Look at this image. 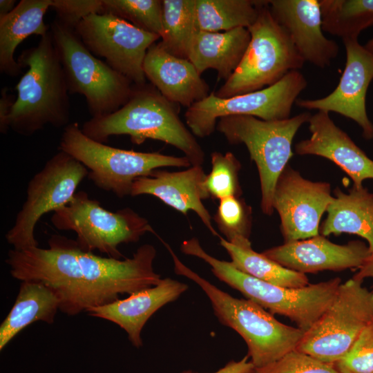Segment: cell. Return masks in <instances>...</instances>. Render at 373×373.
I'll return each instance as SVG.
<instances>
[{
    "instance_id": "1",
    "label": "cell",
    "mask_w": 373,
    "mask_h": 373,
    "mask_svg": "<svg viewBox=\"0 0 373 373\" xmlns=\"http://www.w3.org/2000/svg\"><path fill=\"white\" fill-rule=\"evenodd\" d=\"M48 244V249L20 251L16 274L21 281L50 288L59 299V310L69 316L109 304L120 294L156 285L162 279L153 269L156 250L149 244L124 260L84 251L76 240L61 235H52Z\"/></svg>"
},
{
    "instance_id": "2",
    "label": "cell",
    "mask_w": 373,
    "mask_h": 373,
    "mask_svg": "<svg viewBox=\"0 0 373 373\" xmlns=\"http://www.w3.org/2000/svg\"><path fill=\"white\" fill-rule=\"evenodd\" d=\"M82 132L105 144L111 136L126 135L135 144L147 139L171 144L189 160L191 166H202L204 153L193 134L178 116L174 104L152 84L134 85L128 101L118 110L85 122Z\"/></svg>"
},
{
    "instance_id": "3",
    "label": "cell",
    "mask_w": 373,
    "mask_h": 373,
    "mask_svg": "<svg viewBox=\"0 0 373 373\" xmlns=\"http://www.w3.org/2000/svg\"><path fill=\"white\" fill-rule=\"evenodd\" d=\"M17 61L28 69L16 85L9 128L31 136L46 125L66 127L70 118V93L50 31L37 46L23 50Z\"/></svg>"
},
{
    "instance_id": "4",
    "label": "cell",
    "mask_w": 373,
    "mask_h": 373,
    "mask_svg": "<svg viewBox=\"0 0 373 373\" xmlns=\"http://www.w3.org/2000/svg\"><path fill=\"white\" fill-rule=\"evenodd\" d=\"M164 244L172 256L174 271L198 285L208 296L218 321L244 339L255 368L271 364L297 347L303 330L278 321L249 299L237 298L218 289L183 264L169 245Z\"/></svg>"
},
{
    "instance_id": "5",
    "label": "cell",
    "mask_w": 373,
    "mask_h": 373,
    "mask_svg": "<svg viewBox=\"0 0 373 373\" xmlns=\"http://www.w3.org/2000/svg\"><path fill=\"white\" fill-rule=\"evenodd\" d=\"M180 250L202 259L221 281L239 291L271 314L287 317L297 327L307 332L331 305L341 284L334 278L300 288L276 285L249 276L231 262L219 260L206 252L196 238L184 240Z\"/></svg>"
},
{
    "instance_id": "6",
    "label": "cell",
    "mask_w": 373,
    "mask_h": 373,
    "mask_svg": "<svg viewBox=\"0 0 373 373\" xmlns=\"http://www.w3.org/2000/svg\"><path fill=\"white\" fill-rule=\"evenodd\" d=\"M59 150L66 152L85 166L88 177L98 188L118 198L131 195L135 180L153 171L166 166H191L186 157L158 152L125 150L95 141L86 136L77 122L64 127Z\"/></svg>"
},
{
    "instance_id": "7",
    "label": "cell",
    "mask_w": 373,
    "mask_h": 373,
    "mask_svg": "<svg viewBox=\"0 0 373 373\" xmlns=\"http://www.w3.org/2000/svg\"><path fill=\"white\" fill-rule=\"evenodd\" d=\"M249 30L251 39L236 69L215 95H240L272 86L288 73L302 68L305 60L288 32L273 17L268 1Z\"/></svg>"
},
{
    "instance_id": "8",
    "label": "cell",
    "mask_w": 373,
    "mask_h": 373,
    "mask_svg": "<svg viewBox=\"0 0 373 373\" xmlns=\"http://www.w3.org/2000/svg\"><path fill=\"white\" fill-rule=\"evenodd\" d=\"M50 31L69 93L84 97L91 117L109 115L128 101L134 84L92 54L73 28L55 19Z\"/></svg>"
},
{
    "instance_id": "9",
    "label": "cell",
    "mask_w": 373,
    "mask_h": 373,
    "mask_svg": "<svg viewBox=\"0 0 373 373\" xmlns=\"http://www.w3.org/2000/svg\"><path fill=\"white\" fill-rule=\"evenodd\" d=\"M312 114L266 121L253 116L235 115L218 119L216 128L231 144H244L256 164L261 188V209L274 212L273 195L277 180L293 155L292 142L300 127Z\"/></svg>"
},
{
    "instance_id": "10",
    "label": "cell",
    "mask_w": 373,
    "mask_h": 373,
    "mask_svg": "<svg viewBox=\"0 0 373 373\" xmlns=\"http://www.w3.org/2000/svg\"><path fill=\"white\" fill-rule=\"evenodd\" d=\"M51 222L59 230L75 232L82 250H98L116 259L123 257L119 245L136 242L147 232L155 233L149 221L131 208L108 211L84 191L54 211Z\"/></svg>"
},
{
    "instance_id": "11",
    "label": "cell",
    "mask_w": 373,
    "mask_h": 373,
    "mask_svg": "<svg viewBox=\"0 0 373 373\" xmlns=\"http://www.w3.org/2000/svg\"><path fill=\"white\" fill-rule=\"evenodd\" d=\"M352 278L341 283L331 305L305 332L296 350L328 364L340 360L373 320V291Z\"/></svg>"
},
{
    "instance_id": "12",
    "label": "cell",
    "mask_w": 373,
    "mask_h": 373,
    "mask_svg": "<svg viewBox=\"0 0 373 373\" xmlns=\"http://www.w3.org/2000/svg\"><path fill=\"white\" fill-rule=\"evenodd\" d=\"M299 70L288 73L275 84L256 91L228 98L211 92L187 108L184 117L191 133L198 137L211 135L220 118L245 115L272 121L289 118L292 106L307 87Z\"/></svg>"
},
{
    "instance_id": "13",
    "label": "cell",
    "mask_w": 373,
    "mask_h": 373,
    "mask_svg": "<svg viewBox=\"0 0 373 373\" xmlns=\"http://www.w3.org/2000/svg\"><path fill=\"white\" fill-rule=\"evenodd\" d=\"M88 173L85 166L64 151L50 158L28 183L26 200L6 234L8 243L17 250L38 247L34 231L39 219L68 204Z\"/></svg>"
},
{
    "instance_id": "14",
    "label": "cell",
    "mask_w": 373,
    "mask_h": 373,
    "mask_svg": "<svg viewBox=\"0 0 373 373\" xmlns=\"http://www.w3.org/2000/svg\"><path fill=\"white\" fill-rule=\"evenodd\" d=\"M74 30L95 56L126 77L134 85L146 83L144 61L149 48L160 39L109 13L91 14L79 22Z\"/></svg>"
},
{
    "instance_id": "15",
    "label": "cell",
    "mask_w": 373,
    "mask_h": 373,
    "mask_svg": "<svg viewBox=\"0 0 373 373\" xmlns=\"http://www.w3.org/2000/svg\"><path fill=\"white\" fill-rule=\"evenodd\" d=\"M333 200L329 183L305 179L287 166L273 195V208L279 214L285 242L318 236L321 218Z\"/></svg>"
},
{
    "instance_id": "16",
    "label": "cell",
    "mask_w": 373,
    "mask_h": 373,
    "mask_svg": "<svg viewBox=\"0 0 373 373\" xmlns=\"http://www.w3.org/2000/svg\"><path fill=\"white\" fill-rule=\"evenodd\" d=\"M346 61L336 88L328 95L315 99H298L296 104L308 110L334 112L356 122L363 136L373 139V124L366 111V93L373 79V53L358 39H343Z\"/></svg>"
},
{
    "instance_id": "17",
    "label": "cell",
    "mask_w": 373,
    "mask_h": 373,
    "mask_svg": "<svg viewBox=\"0 0 373 373\" xmlns=\"http://www.w3.org/2000/svg\"><path fill=\"white\" fill-rule=\"evenodd\" d=\"M280 265L302 274L359 269L371 256L368 246L359 240L337 245L325 236L285 242L262 252Z\"/></svg>"
},
{
    "instance_id": "18",
    "label": "cell",
    "mask_w": 373,
    "mask_h": 373,
    "mask_svg": "<svg viewBox=\"0 0 373 373\" xmlns=\"http://www.w3.org/2000/svg\"><path fill=\"white\" fill-rule=\"evenodd\" d=\"M268 6L305 62L321 68L330 66L339 46L323 34L319 0H269Z\"/></svg>"
},
{
    "instance_id": "19",
    "label": "cell",
    "mask_w": 373,
    "mask_h": 373,
    "mask_svg": "<svg viewBox=\"0 0 373 373\" xmlns=\"http://www.w3.org/2000/svg\"><path fill=\"white\" fill-rule=\"evenodd\" d=\"M308 123L311 136L296 144L297 154L329 160L350 177L357 189L363 187V180L373 179V160L334 124L328 113L318 111Z\"/></svg>"
},
{
    "instance_id": "20",
    "label": "cell",
    "mask_w": 373,
    "mask_h": 373,
    "mask_svg": "<svg viewBox=\"0 0 373 373\" xmlns=\"http://www.w3.org/2000/svg\"><path fill=\"white\" fill-rule=\"evenodd\" d=\"M206 175L202 166H191L175 172L157 169L148 176L135 180L131 196L151 195L184 215L193 211L210 232L220 238L213 227L211 216L202 203L203 200L210 198L204 186Z\"/></svg>"
},
{
    "instance_id": "21",
    "label": "cell",
    "mask_w": 373,
    "mask_h": 373,
    "mask_svg": "<svg viewBox=\"0 0 373 373\" xmlns=\"http://www.w3.org/2000/svg\"><path fill=\"white\" fill-rule=\"evenodd\" d=\"M187 289L186 284L166 278L156 285L135 291L126 298L90 309L86 312L91 316L119 325L127 333L132 345L140 348L142 346V331L150 317L164 305L178 298Z\"/></svg>"
},
{
    "instance_id": "22",
    "label": "cell",
    "mask_w": 373,
    "mask_h": 373,
    "mask_svg": "<svg viewBox=\"0 0 373 373\" xmlns=\"http://www.w3.org/2000/svg\"><path fill=\"white\" fill-rule=\"evenodd\" d=\"M143 69L146 79L173 104L188 108L210 94L208 84L193 64L169 53L160 42L149 48Z\"/></svg>"
},
{
    "instance_id": "23",
    "label": "cell",
    "mask_w": 373,
    "mask_h": 373,
    "mask_svg": "<svg viewBox=\"0 0 373 373\" xmlns=\"http://www.w3.org/2000/svg\"><path fill=\"white\" fill-rule=\"evenodd\" d=\"M250 39L245 28L224 32L198 30L191 41L187 59L200 75L212 68L227 81L239 65Z\"/></svg>"
},
{
    "instance_id": "24",
    "label": "cell",
    "mask_w": 373,
    "mask_h": 373,
    "mask_svg": "<svg viewBox=\"0 0 373 373\" xmlns=\"http://www.w3.org/2000/svg\"><path fill=\"white\" fill-rule=\"evenodd\" d=\"M51 0H21L10 13L0 17V71L10 77L19 75L22 68L15 58L18 46L28 37H41L50 27L44 17Z\"/></svg>"
},
{
    "instance_id": "25",
    "label": "cell",
    "mask_w": 373,
    "mask_h": 373,
    "mask_svg": "<svg viewBox=\"0 0 373 373\" xmlns=\"http://www.w3.org/2000/svg\"><path fill=\"white\" fill-rule=\"evenodd\" d=\"M334 193L327 216L319 229L321 235H357L366 240L373 255V193L363 186H353L348 193L336 188Z\"/></svg>"
},
{
    "instance_id": "26",
    "label": "cell",
    "mask_w": 373,
    "mask_h": 373,
    "mask_svg": "<svg viewBox=\"0 0 373 373\" xmlns=\"http://www.w3.org/2000/svg\"><path fill=\"white\" fill-rule=\"evenodd\" d=\"M59 304L57 296L46 285L21 281L15 302L0 325V350L31 323L36 321L53 323Z\"/></svg>"
},
{
    "instance_id": "27",
    "label": "cell",
    "mask_w": 373,
    "mask_h": 373,
    "mask_svg": "<svg viewBox=\"0 0 373 373\" xmlns=\"http://www.w3.org/2000/svg\"><path fill=\"white\" fill-rule=\"evenodd\" d=\"M220 244L227 251L232 265L245 274L285 287L300 288L309 284L305 274L284 267L262 253L255 251L249 238L231 243L220 237Z\"/></svg>"
},
{
    "instance_id": "28",
    "label": "cell",
    "mask_w": 373,
    "mask_h": 373,
    "mask_svg": "<svg viewBox=\"0 0 373 373\" xmlns=\"http://www.w3.org/2000/svg\"><path fill=\"white\" fill-rule=\"evenodd\" d=\"M265 1L195 0L198 30L219 32L248 28L256 20Z\"/></svg>"
},
{
    "instance_id": "29",
    "label": "cell",
    "mask_w": 373,
    "mask_h": 373,
    "mask_svg": "<svg viewBox=\"0 0 373 373\" xmlns=\"http://www.w3.org/2000/svg\"><path fill=\"white\" fill-rule=\"evenodd\" d=\"M162 48L169 53L187 59L191 41L198 31L195 0H162Z\"/></svg>"
},
{
    "instance_id": "30",
    "label": "cell",
    "mask_w": 373,
    "mask_h": 373,
    "mask_svg": "<svg viewBox=\"0 0 373 373\" xmlns=\"http://www.w3.org/2000/svg\"><path fill=\"white\" fill-rule=\"evenodd\" d=\"M323 31L343 39H358L373 26V0H319Z\"/></svg>"
},
{
    "instance_id": "31",
    "label": "cell",
    "mask_w": 373,
    "mask_h": 373,
    "mask_svg": "<svg viewBox=\"0 0 373 373\" xmlns=\"http://www.w3.org/2000/svg\"><path fill=\"white\" fill-rule=\"evenodd\" d=\"M104 13L115 15L135 26L158 35L162 32V1L102 0Z\"/></svg>"
},
{
    "instance_id": "32",
    "label": "cell",
    "mask_w": 373,
    "mask_h": 373,
    "mask_svg": "<svg viewBox=\"0 0 373 373\" xmlns=\"http://www.w3.org/2000/svg\"><path fill=\"white\" fill-rule=\"evenodd\" d=\"M211 171L207 174L204 186L209 197L221 200L240 197L242 189L239 183L238 173L241 164L231 152L222 154L215 151L211 154Z\"/></svg>"
},
{
    "instance_id": "33",
    "label": "cell",
    "mask_w": 373,
    "mask_h": 373,
    "mask_svg": "<svg viewBox=\"0 0 373 373\" xmlns=\"http://www.w3.org/2000/svg\"><path fill=\"white\" fill-rule=\"evenodd\" d=\"M214 220L225 240L233 243L242 238H249L251 226V209L237 196L220 200Z\"/></svg>"
},
{
    "instance_id": "34",
    "label": "cell",
    "mask_w": 373,
    "mask_h": 373,
    "mask_svg": "<svg viewBox=\"0 0 373 373\" xmlns=\"http://www.w3.org/2000/svg\"><path fill=\"white\" fill-rule=\"evenodd\" d=\"M333 365L338 373H373V320Z\"/></svg>"
},
{
    "instance_id": "35",
    "label": "cell",
    "mask_w": 373,
    "mask_h": 373,
    "mask_svg": "<svg viewBox=\"0 0 373 373\" xmlns=\"http://www.w3.org/2000/svg\"><path fill=\"white\" fill-rule=\"evenodd\" d=\"M255 372L338 373L333 365L323 363L296 349L271 364L255 368Z\"/></svg>"
},
{
    "instance_id": "36",
    "label": "cell",
    "mask_w": 373,
    "mask_h": 373,
    "mask_svg": "<svg viewBox=\"0 0 373 373\" xmlns=\"http://www.w3.org/2000/svg\"><path fill=\"white\" fill-rule=\"evenodd\" d=\"M50 8L57 19L73 29L87 16L104 13L102 0H51Z\"/></svg>"
},
{
    "instance_id": "37",
    "label": "cell",
    "mask_w": 373,
    "mask_h": 373,
    "mask_svg": "<svg viewBox=\"0 0 373 373\" xmlns=\"http://www.w3.org/2000/svg\"><path fill=\"white\" fill-rule=\"evenodd\" d=\"M15 101L8 93V88H3L0 98V131L6 133L8 129V120L11 113Z\"/></svg>"
},
{
    "instance_id": "38",
    "label": "cell",
    "mask_w": 373,
    "mask_h": 373,
    "mask_svg": "<svg viewBox=\"0 0 373 373\" xmlns=\"http://www.w3.org/2000/svg\"><path fill=\"white\" fill-rule=\"evenodd\" d=\"M249 356H245L238 361H231L224 367L212 373H249L255 368L253 363L248 361ZM182 373H195L191 370H185Z\"/></svg>"
},
{
    "instance_id": "39",
    "label": "cell",
    "mask_w": 373,
    "mask_h": 373,
    "mask_svg": "<svg viewBox=\"0 0 373 373\" xmlns=\"http://www.w3.org/2000/svg\"><path fill=\"white\" fill-rule=\"evenodd\" d=\"M353 277L362 280L367 277L373 278V255H371Z\"/></svg>"
},
{
    "instance_id": "40",
    "label": "cell",
    "mask_w": 373,
    "mask_h": 373,
    "mask_svg": "<svg viewBox=\"0 0 373 373\" xmlns=\"http://www.w3.org/2000/svg\"><path fill=\"white\" fill-rule=\"evenodd\" d=\"M16 0L0 1V17L4 16L12 12L17 6Z\"/></svg>"
},
{
    "instance_id": "41",
    "label": "cell",
    "mask_w": 373,
    "mask_h": 373,
    "mask_svg": "<svg viewBox=\"0 0 373 373\" xmlns=\"http://www.w3.org/2000/svg\"><path fill=\"white\" fill-rule=\"evenodd\" d=\"M365 47L373 53V38L366 44Z\"/></svg>"
},
{
    "instance_id": "42",
    "label": "cell",
    "mask_w": 373,
    "mask_h": 373,
    "mask_svg": "<svg viewBox=\"0 0 373 373\" xmlns=\"http://www.w3.org/2000/svg\"><path fill=\"white\" fill-rule=\"evenodd\" d=\"M249 373H256L255 372V368L254 370H252L251 371H250Z\"/></svg>"
}]
</instances>
